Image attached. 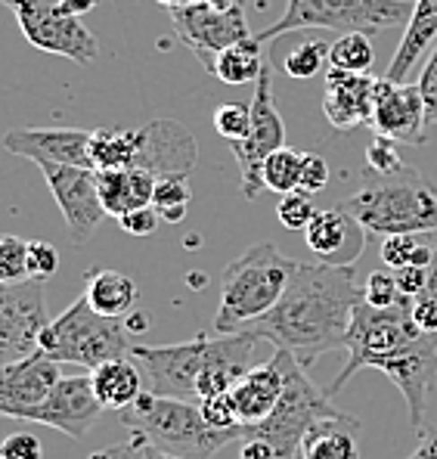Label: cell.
Segmentation results:
<instances>
[{"label": "cell", "instance_id": "ffe728a7", "mask_svg": "<svg viewBox=\"0 0 437 459\" xmlns=\"http://www.w3.org/2000/svg\"><path fill=\"white\" fill-rule=\"evenodd\" d=\"M295 363V354L273 348V357L267 363H258L254 369H248L242 379L230 388V401L236 407L239 425L254 429L277 410L282 391L288 382V369Z\"/></svg>", "mask_w": 437, "mask_h": 459}, {"label": "cell", "instance_id": "b9f144b4", "mask_svg": "<svg viewBox=\"0 0 437 459\" xmlns=\"http://www.w3.org/2000/svg\"><path fill=\"white\" fill-rule=\"evenodd\" d=\"M199 407H201V416H205L214 429H239V416L230 401V391H227V394H218V397H208V401H201Z\"/></svg>", "mask_w": 437, "mask_h": 459}, {"label": "cell", "instance_id": "f1b7e54d", "mask_svg": "<svg viewBox=\"0 0 437 459\" xmlns=\"http://www.w3.org/2000/svg\"><path fill=\"white\" fill-rule=\"evenodd\" d=\"M381 261L388 270L428 267L432 264V236L428 233H398L381 239Z\"/></svg>", "mask_w": 437, "mask_h": 459}, {"label": "cell", "instance_id": "ba28073f", "mask_svg": "<svg viewBox=\"0 0 437 459\" xmlns=\"http://www.w3.org/2000/svg\"><path fill=\"white\" fill-rule=\"evenodd\" d=\"M422 329L419 323L413 320V299H403L400 305L394 307H369L366 301H360L357 314L351 320V329H347V363L335 382L329 385L326 394H338L341 388L347 385L357 369H379L385 360H391L394 354L407 351L413 342L422 339Z\"/></svg>", "mask_w": 437, "mask_h": 459}, {"label": "cell", "instance_id": "8992f818", "mask_svg": "<svg viewBox=\"0 0 437 459\" xmlns=\"http://www.w3.org/2000/svg\"><path fill=\"white\" fill-rule=\"evenodd\" d=\"M416 0H286V10L270 29L254 31L261 44H270L282 35L307 29L341 31V35L373 38L381 31L407 29L413 19Z\"/></svg>", "mask_w": 437, "mask_h": 459}, {"label": "cell", "instance_id": "1f68e13d", "mask_svg": "<svg viewBox=\"0 0 437 459\" xmlns=\"http://www.w3.org/2000/svg\"><path fill=\"white\" fill-rule=\"evenodd\" d=\"M375 63L373 44H369L366 35L360 31H351V35H338V40L329 50V69H341V72H360V75H369Z\"/></svg>", "mask_w": 437, "mask_h": 459}, {"label": "cell", "instance_id": "e0dca14e", "mask_svg": "<svg viewBox=\"0 0 437 459\" xmlns=\"http://www.w3.org/2000/svg\"><path fill=\"white\" fill-rule=\"evenodd\" d=\"M375 134L394 140V143L422 146L428 137V109L419 93V84H398V81L379 78L375 87L373 121Z\"/></svg>", "mask_w": 437, "mask_h": 459}, {"label": "cell", "instance_id": "4fadbf2b", "mask_svg": "<svg viewBox=\"0 0 437 459\" xmlns=\"http://www.w3.org/2000/svg\"><path fill=\"white\" fill-rule=\"evenodd\" d=\"M171 22L174 31H177V40L208 72L214 69V59L227 47L254 35L245 19V0H236L230 6H214L208 0H196L190 6L171 10Z\"/></svg>", "mask_w": 437, "mask_h": 459}, {"label": "cell", "instance_id": "52a82bcc", "mask_svg": "<svg viewBox=\"0 0 437 459\" xmlns=\"http://www.w3.org/2000/svg\"><path fill=\"white\" fill-rule=\"evenodd\" d=\"M131 335L124 320H112L90 307V301L81 295L75 305H69L65 314L47 323L40 333L38 351L56 363H75L84 369H97L118 357H131Z\"/></svg>", "mask_w": 437, "mask_h": 459}, {"label": "cell", "instance_id": "6da1fadb", "mask_svg": "<svg viewBox=\"0 0 437 459\" xmlns=\"http://www.w3.org/2000/svg\"><path fill=\"white\" fill-rule=\"evenodd\" d=\"M360 301L363 289L354 264L298 261L279 305L258 323H252L248 333L295 354V360L307 369L317 357L345 348Z\"/></svg>", "mask_w": 437, "mask_h": 459}, {"label": "cell", "instance_id": "ee69618b", "mask_svg": "<svg viewBox=\"0 0 437 459\" xmlns=\"http://www.w3.org/2000/svg\"><path fill=\"white\" fill-rule=\"evenodd\" d=\"M159 212L152 205H146V208H133V212H127V214H121L118 218V224L124 233H131V236H152L156 233V227H159Z\"/></svg>", "mask_w": 437, "mask_h": 459}, {"label": "cell", "instance_id": "f6af8a7d", "mask_svg": "<svg viewBox=\"0 0 437 459\" xmlns=\"http://www.w3.org/2000/svg\"><path fill=\"white\" fill-rule=\"evenodd\" d=\"M419 93H422V100H425L428 125H437V47L419 75Z\"/></svg>", "mask_w": 437, "mask_h": 459}, {"label": "cell", "instance_id": "44dd1931", "mask_svg": "<svg viewBox=\"0 0 437 459\" xmlns=\"http://www.w3.org/2000/svg\"><path fill=\"white\" fill-rule=\"evenodd\" d=\"M326 87H322V115L335 131H354V127L373 121L375 87L379 78L360 75V72L326 69Z\"/></svg>", "mask_w": 437, "mask_h": 459}, {"label": "cell", "instance_id": "74e56055", "mask_svg": "<svg viewBox=\"0 0 437 459\" xmlns=\"http://www.w3.org/2000/svg\"><path fill=\"white\" fill-rule=\"evenodd\" d=\"M366 165L373 168L375 174H381V178H391V174L403 171V159L398 152V143L388 137H381V134H375L373 143L366 146Z\"/></svg>", "mask_w": 437, "mask_h": 459}, {"label": "cell", "instance_id": "5bb4252c", "mask_svg": "<svg viewBox=\"0 0 437 459\" xmlns=\"http://www.w3.org/2000/svg\"><path fill=\"white\" fill-rule=\"evenodd\" d=\"M44 280H25L16 286L0 282V363L35 354L47 329Z\"/></svg>", "mask_w": 437, "mask_h": 459}, {"label": "cell", "instance_id": "4dcf8cb0", "mask_svg": "<svg viewBox=\"0 0 437 459\" xmlns=\"http://www.w3.org/2000/svg\"><path fill=\"white\" fill-rule=\"evenodd\" d=\"M301 165H304V152L292 150V146H282L264 161V186L277 195L295 193L301 186Z\"/></svg>", "mask_w": 437, "mask_h": 459}, {"label": "cell", "instance_id": "bcb514c9", "mask_svg": "<svg viewBox=\"0 0 437 459\" xmlns=\"http://www.w3.org/2000/svg\"><path fill=\"white\" fill-rule=\"evenodd\" d=\"M394 280L403 299H419L428 289V267H400L394 270Z\"/></svg>", "mask_w": 437, "mask_h": 459}, {"label": "cell", "instance_id": "9c48e42d", "mask_svg": "<svg viewBox=\"0 0 437 459\" xmlns=\"http://www.w3.org/2000/svg\"><path fill=\"white\" fill-rule=\"evenodd\" d=\"M345 416L332 403L326 391H320L313 379H307V369L298 360L288 369V382L282 391L277 410L267 416L261 425L245 429V437H261L277 450L279 459H301V444H304L307 431L322 420H335Z\"/></svg>", "mask_w": 437, "mask_h": 459}, {"label": "cell", "instance_id": "681fc988", "mask_svg": "<svg viewBox=\"0 0 437 459\" xmlns=\"http://www.w3.org/2000/svg\"><path fill=\"white\" fill-rule=\"evenodd\" d=\"M428 236H432V264H428V289H425V295H419V299L437 301V230Z\"/></svg>", "mask_w": 437, "mask_h": 459}, {"label": "cell", "instance_id": "d6986e66", "mask_svg": "<svg viewBox=\"0 0 437 459\" xmlns=\"http://www.w3.org/2000/svg\"><path fill=\"white\" fill-rule=\"evenodd\" d=\"M59 379H63L59 363L40 351L22 357V360L0 363V416L22 422L29 410L44 403V397Z\"/></svg>", "mask_w": 437, "mask_h": 459}, {"label": "cell", "instance_id": "7bdbcfd3", "mask_svg": "<svg viewBox=\"0 0 437 459\" xmlns=\"http://www.w3.org/2000/svg\"><path fill=\"white\" fill-rule=\"evenodd\" d=\"M329 186V165L317 152H304V165H301V193H320Z\"/></svg>", "mask_w": 437, "mask_h": 459}, {"label": "cell", "instance_id": "5b68a950", "mask_svg": "<svg viewBox=\"0 0 437 459\" xmlns=\"http://www.w3.org/2000/svg\"><path fill=\"white\" fill-rule=\"evenodd\" d=\"M347 214L369 233H434L437 230V190L416 168L385 178L375 186H363L345 202Z\"/></svg>", "mask_w": 437, "mask_h": 459}, {"label": "cell", "instance_id": "277c9868", "mask_svg": "<svg viewBox=\"0 0 437 459\" xmlns=\"http://www.w3.org/2000/svg\"><path fill=\"white\" fill-rule=\"evenodd\" d=\"M127 431H140L156 447L184 459H211L233 441H245V425L239 429H214L201 416L199 403L177 401V397H159L143 391L137 403L118 413Z\"/></svg>", "mask_w": 437, "mask_h": 459}, {"label": "cell", "instance_id": "c3c4849f", "mask_svg": "<svg viewBox=\"0 0 437 459\" xmlns=\"http://www.w3.org/2000/svg\"><path fill=\"white\" fill-rule=\"evenodd\" d=\"M407 459H437V429L425 431L422 441H419V447H416Z\"/></svg>", "mask_w": 437, "mask_h": 459}, {"label": "cell", "instance_id": "ab89813d", "mask_svg": "<svg viewBox=\"0 0 437 459\" xmlns=\"http://www.w3.org/2000/svg\"><path fill=\"white\" fill-rule=\"evenodd\" d=\"M116 459H184V456L167 454V450L156 447L146 435L131 431V437L124 444H116Z\"/></svg>", "mask_w": 437, "mask_h": 459}, {"label": "cell", "instance_id": "9a60e30c", "mask_svg": "<svg viewBox=\"0 0 437 459\" xmlns=\"http://www.w3.org/2000/svg\"><path fill=\"white\" fill-rule=\"evenodd\" d=\"M47 186L59 205V214L69 230V239L84 246L106 218L103 199H99L97 171L93 168H72V165H40Z\"/></svg>", "mask_w": 437, "mask_h": 459}, {"label": "cell", "instance_id": "816d5d0a", "mask_svg": "<svg viewBox=\"0 0 437 459\" xmlns=\"http://www.w3.org/2000/svg\"><path fill=\"white\" fill-rule=\"evenodd\" d=\"M161 6H165L167 13L171 10H180V6H190V4H196V0H159Z\"/></svg>", "mask_w": 437, "mask_h": 459}, {"label": "cell", "instance_id": "4316f807", "mask_svg": "<svg viewBox=\"0 0 437 459\" xmlns=\"http://www.w3.org/2000/svg\"><path fill=\"white\" fill-rule=\"evenodd\" d=\"M360 422L354 416L322 420L307 431L301 459H360Z\"/></svg>", "mask_w": 437, "mask_h": 459}, {"label": "cell", "instance_id": "603a6c76", "mask_svg": "<svg viewBox=\"0 0 437 459\" xmlns=\"http://www.w3.org/2000/svg\"><path fill=\"white\" fill-rule=\"evenodd\" d=\"M156 174L143 171V168H112V171H97L99 199H103L106 214L121 218V214L133 212V208L152 205L156 195Z\"/></svg>", "mask_w": 437, "mask_h": 459}, {"label": "cell", "instance_id": "7c38bea8", "mask_svg": "<svg viewBox=\"0 0 437 459\" xmlns=\"http://www.w3.org/2000/svg\"><path fill=\"white\" fill-rule=\"evenodd\" d=\"M286 146V125L277 109V97H273V69L267 63V69L261 72V78L254 81V97H252V131L245 140L230 143L233 155L239 165V190L245 199H258L264 186V161L273 152Z\"/></svg>", "mask_w": 437, "mask_h": 459}, {"label": "cell", "instance_id": "83f0119b", "mask_svg": "<svg viewBox=\"0 0 437 459\" xmlns=\"http://www.w3.org/2000/svg\"><path fill=\"white\" fill-rule=\"evenodd\" d=\"M267 69V56H264V44L258 38H245L239 44L227 47L218 59H214L211 75L224 84H252L261 78V72Z\"/></svg>", "mask_w": 437, "mask_h": 459}, {"label": "cell", "instance_id": "7a4b0ae2", "mask_svg": "<svg viewBox=\"0 0 437 459\" xmlns=\"http://www.w3.org/2000/svg\"><path fill=\"white\" fill-rule=\"evenodd\" d=\"M298 261L286 258L273 242H254L227 264L220 276V305L214 314V335H230L248 329L267 316L286 295Z\"/></svg>", "mask_w": 437, "mask_h": 459}, {"label": "cell", "instance_id": "f35d334b", "mask_svg": "<svg viewBox=\"0 0 437 459\" xmlns=\"http://www.w3.org/2000/svg\"><path fill=\"white\" fill-rule=\"evenodd\" d=\"M59 273V252L50 242H29V276L31 280H50Z\"/></svg>", "mask_w": 437, "mask_h": 459}, {"label": "cell", "instance_id": "60d3db41", "mask_svg": "<svg viewBox=\"0 0 437 459\" xmlns=\"http://www.w3.org/2000/svg\"><path fill=\"white\" fill-rule=\"evenodd\" d=\"M0 459H44V447L31 431H16L0 441Z\"/></svg>", "mask_w": 437, "mask_h": 459}, {"label": "cell", "instance_id": "7dc6e473", "mask_svg": "<svg viewBox=\"0 0 437 459\" xmlns=\"http://www.w3.org/2000/svg\"><path fill=\"white\" fill-rule=\"evenodd\" d=\"M413 320L419 323L422 333L437 335V301L434 299H413Z\"/></svg>", "mask_w": 437, "mask_h": 459}, {"label": "cell", "instance_id": "ac0fdd59", "mask_svg": "<svg viewBox=\"0 0 437 459\" xmlns=\"http://www.w3.org/2000/svg\"><path fill=\"white\" fill-rule=\"evenodd\" d=\"M4 150L29 159L35 165L93 168L90 131L81 127H10L4 134Z\"/></svg>", "mask_w": 437, "mask_h": 459}, {"label": "cell", "instance_id": "7402d4cb", "mask_svg": "<svg viewBox=\"0 0 437 459\" xmlns=\"http://www.w3.org/2000/svg\"><path fill=\"white\" fill-rule=\"evenodd\" d=\"M307 248L317 255L320 261L329 264H354L357 255L363 252L366 239H363V227L345 208H326L317 212V218L304 230Z\"/></svg>", "mask_w": 437, "mask_h": 459}, {"label": "cell", "instance_id": "f907efd6", "mask_svg": "<svg viewBox=\"0 0 437 459\" xmlns=\"http://www.w3.org/2000/svg\"><path fill=\"white\" fill-rule=\"evenodd\" d=\"M97 4H99V0H63V6H65V10H69L72 16H78V19L84 16V13H90Z\"/></svg>", "mask_w": 437, "mask_h": 459}, {"label": "cell", "instance_id": "484cf974", "mask_svg": "<svg viewBox=\"0 0 437 459\" xmlns=\"http://www.w3.org/2000/svg\"><path fill=\"white\" fill-rule=\"evenodd\" d=\"M93 391H97L99 403L106 410H127L131 403H137V397L146 391L143 373H140L137 360L133 357H118V360H109L103 367H97L90 373Z\"/></svg>", "mask_w": 437, "mask_h": 459}, {"label": "cell", "instance_id": "2e32d148", "mask_svg": "<svg viewBox=\"0 0 437 459\" xmlns=\"http://www.w3.org/2000/svg\"><path fill=\"white\" fill-rule=\"evenodd\" d=\"M103 410L106 407L99 403L97 391H93L90 376H63V379L53 385L50 394L44 397V403L29 410L22 422L50 425V429L81 441L97 425Z\"/></svg>", "mask_w": 437, "mask_h": 459}, {"label": "cell", "instance_id": "30bf717a", "mask_svg": "<svg viewBox=\"0 0 437 459\" xmlns=\"http://www.w3.org/2000/svg\"><path fill=\"white\" fill-rule=\"evenodd\" d=\"M16 16L19 31L35 50L65 56L78 65H90L99 56V40L93 31L72 16L63 0H0Z\"/></svg>", "mask_w": 437, "mask_h": 459}, {"label": "cell", "instance_id": "8fae6325", "mask_svg": "<svg viewBox=\"0 0 437 459\" xmlns=\"http://www.w3.org/2000/svg\"><path fill=\"white\" fill-rule=\"evenodd\" d=\"M131 357L143 373L146 391L199 403V382L208 363V335L177 344H133Z\"/></svg>", "mask_w": 437, "mask_h": 459}, {"label": "cell", "instance_id": "836d02e7", "mask_svg": "<svg viewBox=\"0 0 437 459\" xmlns=\"http://www.w3.org/2000/svg\"><path fill=\"white\" fill-rule=\"evenodd\" d=\"M31 280L29 276V242L22 236L4 233L0 236V282L16 286Z\"/></svg>", "mask_w": 437, "mask_h": 459}, {"label": "cell", "instance_id": "f5cc1de1", "mask_svg": "<svg viewBox=\"0 0 437 459\" xmlns=\"http://www.w3.org/2000/svg\"><path fill=\"white\" fill-rule=\"evenodd\" d=\"M208 4H214V6H230V4H236V0H208Z\"/></svg>", "mask_w": 437, "mask_h": 459}, {"label": "cell", "instance_id": "d590c367", "mask_svg": "<svg viewBox=\"0 0 437 459\" xmlns=\"http://www.w3.org/2000/svg\"><path fill=\"white\" fill-rule=\"evenodd\" d=\"M277 218L279 224L286 230H307L313 218H317V205H313V195L311 193H286L279 195V205H277Z\"/></svg>", "mask_w": 437, "mask_h": 459}, {"label": "cell", "instance_id": "d6a6232c", "mask_svg": "<svg viewBox=\"0 0 437 459\" xmlns=\"http://www.w3.org/2000/svg\"><path fill=\"white\" fill-rule=\"evenodd\" d=\"M329 50H332V44L320 38H307L295 50H288V56L282 59V69L295 81H311L329 65Z\"/></svg>", "mask_w": 437, "mask_h": 459}, {"label": "cell", "instance_id": "d4e9b609", "mask_svg": "<svg viewBox=\"0 0 437 459\" xmlns=\"http://www.w3.org/2000/svg\"><path fill=\"white\" fill-rule=\"evenodd\" d=\"M434 38H437V0H416L413 19H409V25L403 29L398 53H394L385 78L403 84L409 72H413V65L419 63V56L428 50V44H432Z\"/></svg>", "mask_w": 437, "mask_h": 459}, {"label": "cell", "instance_id": "e575fe53", "mask_svg": "<svg viewBox=\"0 0 437 459\" xmlns=\"http://www.w3.org/2000/svg\"><path fill=\"white\" fill-rule=\"evenodd\" d=\"M214 131L230 143L245 140L252 131V103H220L214 112Z\"/></svg>", "mask_w": 437, "mask_h": 459}, {"label": "cell", "instance_id": "8d00e7d4", "mask_svg": "<svg viewBox=\"0 0 437 459\" xmlns=\"http://www.w3.org/2000/svg\"><path fill=\"white\" fill-rule=\"evenodd\" d=\"M363 301H366L369 307H394L403 301L400 289H398V280H394V270H373V273L366 276V282H363Z\"/></svg>", "mask_w": 437, "mask_h": 459}, {"label": "cell", "instance_id": "3957f363", "mask_svg": "<svg viewBox=\"0 0 437 459\" xmlns=\"http://www.w3.org/2000/svg\"><path fill=\"white\" fill-rule=\"evenodd\" d=\"M90 161L93 171L143 168L156 178L190 174L199 161V143L174 118H156L137 131L97 127V131H90Z\"/></svg>", "mask_w": 437, "mask_h": 459}, {"label": "cell", "instance_id": "cb8c5ba5", "mask_svg": "<svg viewBox=\"0 0 437 459\" xmlns=\"http://www.w3.org/2000/svg\"><path fill=\"white\" fill-rule=\"evenodd\" d=\"M84 280V299L90 301V307L97 314L112 316V320H124L131 310H137L140 289L127 273L109 267H93L87 270Z\"/></svg>", "mask_w": 437, "mask_h": 459}, {"label": "cell", "instance_id": "f546056e", "mask_svg": "<svg viewBox=\"0 0 437 459\" xmlns=\"http://www.w3.org/2000/svg\"><path fill=\"white\" fill-rule=\"evenodd\" d=\"M193 199L190 190V174H165L156 180V195H152V208L159 212L161 221L167 224H180L186 218V205Z\"/></svg>", "mask_w": 437, "mask_h": 459}]
</instances>
